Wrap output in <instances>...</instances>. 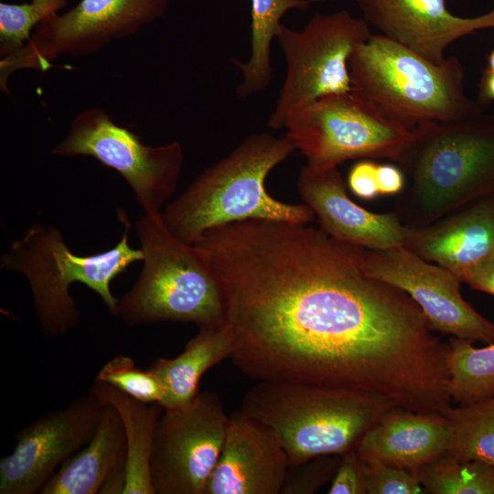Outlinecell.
<instances>
[{"instance_id":"6da1fadb","label":"cell","mask_w":494,"mask_h":494,"mask_svg":"<svg viewBox=\"0 0 494 494\" xmlns=\"http://www.w3.org/2000/svg\"><path fill=\"white\" fill-rule=\"evenodd\" d=\"M309 223L252 219L198 243L224 293L231 360L255 381L362 391L419 413L447 394L449 349L364 248Z\"/></svg>"},{"instance_id":"7a4b0ae2","label":"cell","mask_w":494,"mask_h":494,"mask_svg":"<svg viewBox=\"0 0 494 494\" xmlns=\"http://www.w3.org/2000/svg\"><path fill=\"white\" fill-rule=\"evenodd\" d=\"M395 163L405 177L395 210L405 227L494 197V115L417 126Z\"/></svg>"},{"instance_id":"3957f363","label":"cell","mask_w":494,"mask_h":494,"mask_svg":"<svg viewBox=\"0 0 494 494\" xmlns=\"http://www.w3.org/2000/svg\"><path fill=\"white\" fill-rule=\"evenodd\" d=\"M295 150L285 134L248 135L227 156L200 172L161 213L177 239L198 244L210 229L252 219L310 223L316 216L306 204H289L270 196L269 173Z\"/></svg>"},{"instance_id":"277c9868","label":"cell","mask_w":494,"mask_h":494,"mask_svg":"<svg viewBox=\"0 0 494 494\" xmlns=\"http://www.w3.org/2000/svg\"><path fill=\"white\" fill-rule=\"evenodd\" d=\"M398 406L376 393L298 383L256 381L241 410L279 437L289 466L325 455H342Z\"/></svg>"},{"instance_id":"5b68a950","label":"cell","mask_w":494,"mask_h":494,"mask_svg":"<svg viewBox=\"0 0 494 494\" xmlns=\"http://www.w3.org/2000/svg\"><path fill=\"white\" fill-rule=\"evenodd\" d=\"M348 66L351 91L410 131L483 112L466 95L464 70L454 56L435 64L379 34L354 48Z\"/></svg>"},{"instance_id":"8992f818","label":"cell","mask_w":494,"mask_h":494,"mask_svg":"<svg viewBox=\"0 0 494 494\" xmlns=\"http://www.w3.org/2000/svg\"><path fill=\"white\" fill-rule=\"evenodd\" d=\"M134 228L143 267L134 285L118 298L116 317L129 326L224 324L223 288L205 249L177 239L161 217L144 214Z\"/></svg>"},{"instance_id":"52a82bcc","label":"cell","mask_w":494,"mask_h":494,"mask_svg":"<svg viewBox=\"0 0 494 494\" xmlns=\"http://www.w3.org/2000/svg\"><path fill=\"white\" fill-rule=\"evenodd\" d=\"M118 214L124 231L117 244L107 251L78 255L67 246L58 228L34 223L2 254L1 268L22 274L28 281L35 316L45 336L64 335L79 324L81 313L70 292L77 282L100 295L116 316L118 298L113 295L110 284L143 259L141 249L129 244L130 220L123 210Z\"/></svg>"},{"instance_id":"ba28073f","label":"cell","mask_w":494,"mask_h":494,"mask_svg":"<svg viewBox=\"0 0 494 494\" xmlns=\"http://www.w3.org/2000/svg\"><path fill=\"white\" fill-rule=\"evenodd\" d=\"M285 135L315 169L350 159L396 162L411 131L382 115L351 91L321 97L291 111Z\"/></svg>"},{"instance_id":"9c48e42d","label":"cell","mask_w":494,"mask_h":494,"mask_svg":"<svg viewBox=\"0 0 494 494\" xmlns=\"http://www.w3.org/2000/svg\"><path fill=\"white\" fill-rule=\"evenodd\" d=\"M371 35L368 23L347 10L317 14L301 30L282 24L276 38L286 74L268 125L280 129L294 109L351 91L349 58Z\"/></svg>"},{"instance_id":"30bf717a","label":"cell","mask_w":494,"mask_h":494,"mask_svg":"<svg viewBox=\"0 0 494 494\" xmlns=\"http://www.w3.org/2000/svg\"><path fill=\"white\" fill-rule=\"evenodd\" d=\"M51 152L64 157L91 156L114 169L131 188L144 214L153 218L161 217L164 205L174 194L184 158L178 142L146 145L102 108L77 114Z\"/></svg>"},{"instance_id":"8fae6325","label":"cell","mask_w":494,"mask_h":494,"mask_svg":"<svg viewBox=\"0 0 494 494\" xmlns=\"http://www.w3.org/2000/svg\"><path fill=\"white\" fill-rule=\"evenodd\" d=\"M169 0H81L70 11L41 21L17 51L0 59V87L18 70H48L59 55L85 57L113 40L136 34L161 17Z\"/></svg>"},{"instance_id":"7c38bea8","label":"cell","mask_w":494,"mask_h":494,"mask_svg":"<svg viewBox=\"0 0 494 494\" xmlns=\"http://www.w3.org/2000/svg\"><path fill=\"white\" fill-rule=\"evenodd\" d=\"M229 419L220 396L211 392L164 410L150 456L154 493L202 494L220 456Z\"/></svg>"},{"instance_id":"4fadbf2b","label":"cell","mask_w":494,"mask_h":494,"mask_svg":"<svg viewBox=\"0 0 494 494\" xmlns=\"http://www.w3.org/2000/svg\"><path fill=\"white\" fill-rule=\"evenodd\" d=\"M364 271L407 293L435 331L470 342L494 343V322L480 315L460 293L452 271L433 264L400 246L363 250Z\"/></svg>"},{"instance_id":"5bb4252c","label":"cell","mask_w":494,"mask_h":494,"mask_svg":"<svg viewBox=\"0 0 494 494\" xmlns=\"http://www.w3.org/2000/svg\"><path fill=\"white\" fill-rule=\"evenodd\" d=\"M103 408L104 403L89 392L19 430L13 452L0 461V493H39L54 473L89 443Z\"/></svg>"},{"instance_id":"9a60e30c","label":"cell","mask_w":494,"mask_h":494,"mask_svg":"<svg viewBox=\"0 0 494 494\" xmlns=\"http://www.w3.org/2000/svg\"><path fill=\"white\" fill-rule=\"evenodd\" d=\"M288 468L278 435L240 409L230 415L220 456L202 494H281Z\"/></svg>"},{"instance_id":"2e32d148","label":"cell","mask_w":494,"mask_h":494,"mask_svg":"<svg viewBox=\"0 0 494 494\" xmlns=\"http://www.w3.org/2000/svg\"><path fill=\"white\" fill-rule=\"evenodd\" d=\"M363 19L381 35L442 64L455 40L477 30L494 27V8L475 17L453 15L446 0H357Z\"/></svg>"},{"instance_id":"e0dca14e","label":"cell","mask_w":494,"mask_h":494,"mask_svg":"<svg viewBox=\"0 0 494 494\" xmlns=\"http://www.w3.org/2000/svg\"><path fill=\"white\" fill-rule=\"evenodd\" d=\"M297 190L320 228L332 237L368 250L403 246L405 226L397 213H375L355 203L338 166L315 170L305 166L297 177Z\"/></svg>"},{"instance_id":"ac0fdd59","label":"cell","mask_w":494,"mask_h":494,"mask_svg":"<svg viewBox=\"0 0 494 494\" xmlns=\"http://www.w3.org/2000/svg\"><path fill=\"white\" fill-rule=\"evenodd\" d=\"M403 247L456 275L494 254V197L423 227H405Z\"/></svg>"},{"instance_id":"d6986e66","label":"cell","mask_w":494,"mask_h":494,"mask_svg":"<svg viewBox=\"0 0 494 494\" xmlns=\"http://www.w3.org/2000/svg\"><path fill=\"white\" fill-rule=\"evenodd\" d=\"M452 426L444 414H425L392 408L359 441L361 461H378L414 471L446 453Z\"/></svg>"},{"instance_id":"ffe728a7","label":"cell","mask_w":494,"mask_h":494,"mask_svg":"<svg viewBox=\"0 0 494 494\" xmlns=\"http://www.w3.org/2000/svg\"><path fill=\"white\" fill-rule=\"evenodd\" d=\"M127 444L122 419L104 404L89 443L49 478L41 494H117L124 488Z\"/></svg>"},{"instance_id":"44dd1931","label":"cell","mask_w":494,"mask_h":494,"mask_svg":"<svg viewBox=\"0 0 494 494\" xmlns=\"http://www.w3.org/2000/svg\"><path fill=\"white\" fill-rule=\"evenodd\" d=\"M233 349L231 332L226 324L199 328V333L172 359L158 358L147 368L161 381L164 410L184 406L199 392L204 373L225 359Z\"/></svg>"},{"instance_id":"7402d4cb","label":"cell","mask_w":494,"mask_h":494,"mask_svg":"<svg viewBox=\"0 0 494 494\" xmlns=\"http://www.w3.org/2000/svg\"><path fill=\"white\" fill-rule=\"evenodd\" d=\"M89 392L119 413L125 433L127 461L123 494H155L150 478V456L157 421L164 409L146 403L95 380Z\"/></svg>"},{"instance_id":"603a6c76","label":"cell","mask_w":494,"mask_h":494,"mask_svg":"<svg viewBox=\"0 0 494 494\" xmlns=\"http://www.w3.org/2000/svg\"><path fill=\"white\" fill-rule=\"evenodd\" d=\"M251 56L247 62L233 60L242 73L236 89L240 98L265 90L271 83V43L281 27L283 16L291 9L307 10L320 0H251Z\"/></svg>"},{"instance_id":"cb8c5ba5","label":"cell","mask_w":494,"mask_h":494,"mask_svg":"<svg viewBox=\"0 0 494 494\" xmlns=\"http://www.w3.org/2000/svg\"><path fill=\"white\" fill-rule=\"evenodd\" d=\"M446 364L452 402L473 404L494 397V343L475 348L472 342L450 337Z\"/></svg>"},{"instance_id":"d4e9b609","label":"cell","mask_w":494,"mask_h":494,"mask_svg":"<svg viewBox=\"0 0 494 494\" xmlns=\"http://www.w3.org/2000/svg\"><path fill=\"white\" fill-rule=\"evenodd\" d=\"M443 414L453 432L446 453L460 460L494 466V397L457 408L450 406Z\"/></svg>"},{"instance_id":"484cf974","label":"cell","mask_w":494,"mask_h":494,"mask_svg":"<svg viewBox=\"0 0 494 494\" xmlns=\"http://www.w3.org/2000/svg\"><path fill=\"white\" fill-rule=\"evenodd\" d=\"M426 493L494 494V466L446 453L413 471Z\"/></svg>"},{"instance_id":"4316f807","label":"cell","mask_w":494,"mask_h":494,"mask_svg":"<svg viewBox=\"0 0 494 494\" xmlns=\"http://www.w3.org/2000/svg\"><path fill=\"white\" fill-rule=\"evenodd\" d=\"M68 0H48L43 3H0V57L20 49L31 37L35 27L47 17L57 14Z\"/></svg>"},{"instance_id":"83f0119b","label":"cell","mask_w":494,"mask_h":494,"mask_svg":"<svg viewBox=\"0 0 494 494\" xmlns=\"http://www.w3.org/2000/svg\"><path fill=\"white\" fill-rule=\"evenodd\" d=\"M95 380L107 382L146 403L160 404L164 396L159 378L148 369L137 368L130 356L118 355L109 360L101 368Z\"/></svg>"},{"instance_id":"f1b7e54d","label":"cell","mask_w":494,"mask_h":494,"mask_svg":"<svg viewBox=\"0 0 494 494\" xmlns=\"http://www.w3.org/2000/svg\"><path fill=\"white\" fill-rule=\"evenodd\" d=\"M361 464L367 494L426 493L410 470L378 461H361Z\"/></svg>"},{"instance_id":"f546056e","label":"cell","mask_w":494,"mask_h":494,"mask_svg":"<svg viewBox=\"0 0 494 494\" xmlns=\"http://www.w3.org/2000/svg\"><path fill=\"white\" fill-rule=\"evenodd\" d=\"M340 455L313 457L305 463L289 466L281 494H313L331 481L337 471Z\"/></svg>"},{"instance_id":"4dcf8cb0","label":"cell","mask_w":494,"mask_h":494,"mask_svg":"<svg viewBox=\"0 0 494 494\" xmlns=\"http://www.w3.org/2000/svg\"><path fill=\"white\" fill-rule=\"evenodd\" d=\"M328 494H367L365 476L356 447L340 455Z\"/></svg>"},{"instance_id":"1f68e13d","label":"cell","mask_w":494,"mask_h":494,"mask_svg":"<svg viewBox=\"0 0 494 494\" xmlns=\"http://www.w3.org/2000/svg\"><path fill=\"white\" fill-rule=\"evenodd\" d=\"M378 164L370 159H361L352 166L348 176L350 190L359 198L372 199L379 194Z\"/></svg>"},{"instance_id":"d6a6232c","label":"cell","mask_w":494,"mask_h":494,"mask_svg":"<svg viewBox=\"0 0 494 494\" xmlns=\"http://www.w3.org/2000/svg\"><path fill=\"white\" fill-rule=\"evenodd\" d=\"M457 276L473 289L494 295V254Z\"/></svg>"},{"instance_id":"836d02e7","label":"cell","mask_w":494,"mask_h":494,"mask_svg":"<svg viewBox=\"0 0 494 494\" xmlns=\"http://www.w3.org/2000/svg\"><path fill=\"white\" fill-rule=\"evenodd\" d=\"M377 177L380 195L399 194L405 185L403 172L394 165L378 164Z\"/></svg>"},{"instance_id":"e575fe53","label":"cell","mask_w":494,"mask_h":494,"mask_svg":"<svg viewBox=\"0 0 494 494\" xmlns=\"http://www.w3.org/2000/svg\"><path fill=\"white\" fill-rule=\"evenodd\" d=\"M478 103L484 107L494 102V71L485 69L482 72L479 85Z\"/></svg>"},{"instance_id":"d590c367","label":"cell","mask_w":494,"mask_h":494,"mask_svg":"<svg viewBox=\"0 0 494 494\" xmlns=\"http://www.w3.org/2000/svg\"><path fill=\"white\" fill-rule=\"evenodd\" d=\"M486 69L494 71V48L491 49L489 54L487 57V67Z\"/></svg>"},{"instance_id":"8d00e7d4","label":"cell","mask_w":494,"mask_h":494,"mask_svg":"<svg viewBox=\"0 0 494 494\" xmlns=\"http://www.w3.org/2000/svg\"><path fill=\"white\" fill-rule=\"evenodd\" d=\"M48 0H32V2L34 3H43V2H47Z\"/></svg>"}]
</instances>
